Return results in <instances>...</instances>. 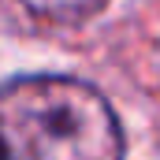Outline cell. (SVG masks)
I'll use <instances>...</instances> for the list:
<instances>
[{
	"mask_svg": "<svg viewBox=\"0 0 160 160\" xmlns=\"http://www.w3.org/2000/svg\"><path fill=\"white\" fill-rule=\"evenodd\" d=\"M0 145L11 160H123V127L97 86L22 75L0 86Z\"/></svg>",
	"mask_w": 160,
	"mask_h": 160,
	"instance_id": "cell-1",
	"label": "cell"
},
{
	"mask_svg": "<svg viewBox=\"0 0 160 160\" xmlns=\"http://www.w3.org/2000/svg\"><path fill=\"white\" fill-rule=\"evenodd\" d=\"M22 4L30 15L38 19H48V22H63V26H75V22H86L93 19L108 0H15Z\"/></svg>",
	"mask_w": 160,
	"mask_h": 160,
	"instance_id": "cell-2",
	"label": "cell"
},
{
	"mask_svg": "<svg viewBox=\"0 0 160 160\" xmlns=\"http://www.w3.org/2000/svg\"><path fill=\"white\" fill-rule=\"evenodd\" d=\"M0 160H11V157H8V149H4V145H0Z\"/></svg>",
	"mask_w": 160,
	"mask_h": 160,
	"instance_id": "cell-3",
	"label": "cell"
}]
</instances>
